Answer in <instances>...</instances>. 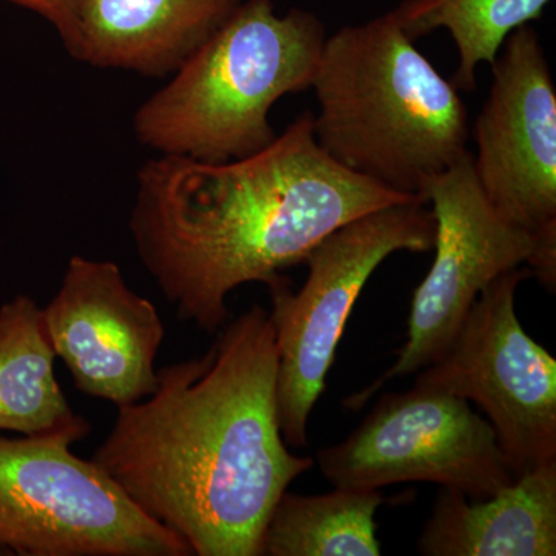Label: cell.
Here are the masks:
<instances>
[{
    "label": "cell",
    "instance_id": "obj_1",
    "mask_svg": "<svg viewBox=\"0 0 556 556\" xmlns=\"http://www.w3.org/2000/svg\"><path fill=\"white\" fill-rule=\"evenodd\" d=\"M268 311L252 305L206 354L159 369L149 397L118 407L93 460L197 556H262L274 507L314 459L291 453L277 408Z\"/></svg>",
    "mask_w": 556,
    "mask_h": 556
},
{
    "label": "cell",
    "instance_id": "obj_8",
    "mask_svg": "<svg viewBox=\"0 0 556 556\" xmlns=\"http://www.w3.org/2000/svg\"><path fill=\"white\" fill-rule=\"evenodd\" d=\"M529 277L532 270L521 266L482 289L452 345L415 382L473 401L515 478L556 460V361L527 334L515 309Z\"/></svg>",
    "mask_w": 556,
    "mask_h": 556
},
{
    "label": "cell",
    "instance_id": "obj_11",
    "mask_svg": "<svg viewBox=\"0 0 556 556\" xmlns=\"http://www.w3.org/2000/svg\"><path fill=\"white\" fill-rule=\"evenodd\" d=\"M42 317L50 345L80 393L118 408L156 390L155 361L166 329L156 306L131 291L116 263L70 258Z\"/></svg>",
    "mask_w": 556,
    "mask_h": 556
},
{
    "label": "cell",
    "instance_id": "obj_14",
    "mask_svg": "<svg viewBox=\"0 0 556 556\" xmlns=\"http://www.w3.org/2000/svg\"><path fill=\"white\" fill-rule=\"evenodd\" d=\"M54 354L42 308L28 295L0 306V431L22 437H89L54 376Z\"/></svg>",
    "mask_w": 556,
    "mask_h": 556
},
{
    "label": "cell",
    "instance_id": "obj_17",
    "mask_svg": "<svg viewBox=\"0 0 556 556\" xmlns=\"http://www.w3.org/2000/svg\"><path fill=\"white\" fill-rule=\"evenodd\" d=\"M7 2L39 14L43 20L54 25L58 33L64 30L65 25L68 24L73 5H75V0H7Z\"/></svg>",
    "mask_w": 556,
    "mask_h": 556
},
{
    "label": "cell",
    "instance_id": "obj_3",
    "mask_svg": "<svg viewBox=\"0 0 556 556\" xmlns=\"http://www.w3.org/2000/svg\"><path fill=\"white\" fill-rule=\"evenodd\" d=\"M415 42L393 11L346 25L325 40L311 89L314 137L336 163L422 200L467 155L470 127L459 90Z\"/></svg>",
    "mask_w": 556,
    "mask_h": 556
},
{
    "label": "cell",
    "instance_id": "obj_7",
    "mask_svg": "<svg viewBox=\"0 0 556 556\" xmlns=\"http://www.w3.org/2000/svg\"><path fill=\"white\" fill-rule=\"evenodd\" d=\"M422 200L437 222V252L413 294L407 342L380 378L343 401L346 408L361 409L391 380L438 361L495 278L527 266L544 288L556 285V230L535 236L501 218L479 188L470 152L431 179Z\"/></svg>",
    "mask_w": 556,
    "mask_h": 556
},
{
    "label": "cell",
    "instance_id": "obj_2",
    "mask_svg": "<svg viewBox=\"0 0 556 556\" xmlns=\"http://www.w3.org/2000/svg\"><path fill=\"white\" fill-rule=\"evenodd\" d=\"M412 201L422 200L336 163L318 146L306 110L244 159L148 161L138 174L130 232L178 317L215 332L229 318L233 289L269 283L346 223Z\"/></svg>",
    "mask_w": 556,
    "mask_h": 556
},
{
    "label": "cell",
    "instance_id": "obj_5",
    "mask_svg": "<svg viewBox=\"0 0 556 556\" xmlns=\"http://www.w3.org/2000/svg\"><path fill=\"white\" fill-rule=\"evenodd\" d=\"M437 222L422 201L369 212L320 241L308 257V278L298 292L274 277L269 317L278 354L277 408L288 447L308 444V419L327 387L336 351L369 277L396 252H428Z\"/></svg>",
    "mask_w": 556,
    "mask_h": 556
},
{
    "label": "cell",
    "instance_id": "obj_13",
    "mask_svg": "<svg viewBox=\"0 0 556 556\" xmlns=\"http://www.w3.org/2000/svg\"><path fill=\"white\" fill-rule=\"evenodd\" d=\"M416 546L426 556H555L556 460L482 500L441 486Z\"/></svg>",
    "mask_w": 556,
    "mask_h": 556
},
{
    "label": "cell",
    "instance_id": "obj_4",
    "mask_svg": "<svg viewBox=\"0 0 556 556\" xmlns=\"http://www.w3.org/2000/svg\"><path fill=\"white\" fill-rule=\"evenodd\" d=\"M311 11L278 14L243 0L222 27L138 109V141L161 155L203 163L254 155L276 139L270 109L313 87L327 40Z\"/></svg>",
    "mask_w": 556,
    "mask_h": 556
},
{
    "label": "cell",
    "instance_id": "obj_16",
    "mask_svg": "<svg viewBox=\"0 0 556 556\" xmlns=\"http://www.w3.org/2000/svg\"><path fill=\"white\" fill-rule=\"evenodd\" d=\"M552 0H402L391 10L409 38L447 30L457 49V90L477 89L482 64L492 65L508 36L540 20Z\"/></svg>",
    "mask_w": 556,
    "mask_h": 556
},
{
    "label": "cell",
    "instance_id": "obj_15",
    "mask_svg": "<svg viewBox=\"0 0 556 556\" xmlns=\"http://www.w3.org/2000/svg\"><path fill=\"white\" fill-rule=\"evenodd\" d=\"M380 490L340 489L317 496L287 492L274 507L262 556H379Z\"/></svg>",
    "mask_w": 556,
    "mask_h": 556
},
{
    "label": "cell",
    "instance_id": "obj_12",
    "mask_svg": "<svg viewBox=\"0 0 556 556\" xmlns=\"http://www.w3.org/2000/svg\"><path fill=\"white\" fill-rule=\"evenodd\" d=\"M243 0H75L60 33L75 60L166 78Z\"/></svg>",
    "mask_w": 556,
    "mask_h": 556
},
{
    "label": "cell",
    "instance_id": "obj_10",
    "mask_svg": "<svg viewBox=\"0 0 556 556\" xmlns=\"http://www.w3.org/2000/svg\"><path fill=\"white\" fill-rule=\"evenodd\" d=\"M475 121V175L508 225L556 230V87L540 36L529 25L504 42Z\"/></svg>",
    "mask_w": 556,
    "mask_h": 556
},
{
    "label": "cell",
    "instance_id": "obj_6",
    "mask_svg": "<svg viewBox=\"0 0 556 556\" xmlns=\"http://www.w3.org/2000/svg\"><path fill=\"white\" fill-rule=\"evenodd\" d=\"M72 434L0 437V552L20 556H193L131 503Z\"/></svg>",
    "mask_w": 556,
    "mask_h": 556
},
{
    "label": "cell",
    "instance_id": "obj_9",
    "mask_svg": "<svg viewBox=\"0 0 556 556\" xmlns=\"http://www.w3.org/2000/svg\"><path fill=\"white\" fill-rule=\"evenodd\" d=\"M317 464L340 489L424 481L482 500L515 481L489 420L466 399L417 383L383 394L345 441L317 453Z\"/></svg>",
    "mask_w": 556,
    "mask_h": 556
}]
</instances>
